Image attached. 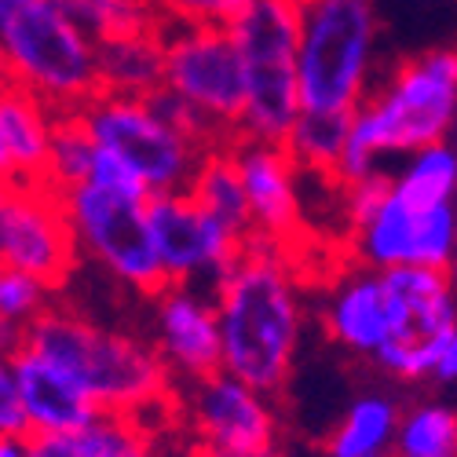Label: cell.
<instances>
[{
    "mask_svg": "<svg viewBox=\"0 0 457 457\" xmlns=\"http://www.w3.org/2000/svg\"><path fill=\"white\" fill-rule=\"evenodd\" d=\"M22 345L62 366L110 417H136L154 432V417L179 421V380L146 337L113 329L92 315L52 303Z\"/></svg>",
    "mask_w": 457,
    "mask_h": 457,
    "instance_id": "6da1fadb",
    "label": "cell"
},
{
    "mask_svg": "<svg viewBox=\"0 0 457 457\" xmlns=\"http://www.w3.org/2000/svg\"><path fill=\"white\" fill-rule=\"evenodd\" d=\"M289 249L253 238L212 286L223 370L263 395H278L296 362L303 333L300 268Z\"/></svg>",
    "mask_w": 457,
    "mask_h": 457,
    "instance_id": "7a4b0ae2",
    "label": "cell"
},
{
    "mask_svg": "<svg viewBox=\"0 0 457 457\" xmlns=\"http://www.w3.org/2000/svg\"><path fill=\"white\" fill-rule=\"evenodd\" d=\"M457 129V45L399 59L355 110L352 143L340 162L337 187L366 179L380 158H413L417 150L446 143Z\"/></svg>",
    "mask_w": 457,
    "mask_h": 457,
    "instance_id": "3957f363",
    "label": "cell"
},
{
    "mask_svg": "<svg viewBox=\"0 0 457 457\" xmlns=\"http://www.w3.org/2000/svg\"><path fill=\"white\" fill-rule=\"evenodd\" d=\"M4 81L26 88L55 113H78L99 92V45L59 0H0Z\"/></svg>",
    "mask_w": 457,
    "mask_h": 457,
    "instance_id": "277c9868",
    "label": "cell"
},
{
    "mask_svg": "<svg viewBox=\"0 0 457 457\" xmlns=\"http://www.w3.org/2000/svg\"><path fill=\"white\" fill-rule=\"evenodd\" d=\"M300 99L312 113H355L373 92L380 12L373 0H300Z\"/></svg>",
    "mask_w": 457,
    "mask_h": 457,
    "instance_id": "5b68a950",
    "label": "cell"
},
{
    "mask_svg": "<svg viewBox=\"0 0 457 457\" xmlns=\"http://www.w3.org/2000/svg\"><path fill=\"white\" fill-rule=\"evenodd\" d=\"M245 59V118L242 136L256 143L286 146L300 113V33L303 4L300 0H249L245 12L227 26Z\"/></svg>",
    "mask_w": 457,
    "mask_h": 457,
    "instance_id": "8992f818",
    "label": "cell"
},
{
    "mask_svg": "<svg viewBox=\"0 0 457 457\" xmlns=\"http://www.w3.org/2000/svg\"><path fill=\"white\" fill-rule=\"evenodd\" d=\"M81 118L99 143V150L118 154L125 165H132L150 195H179L195 183L209 146H202L195 136H187L154 99H132V96H110L99 92Z\"/></svg>",
    "mask_w": 457,
    "mask_h": 457,
    "instance_id": "52a82bcc",
    "label": "cell"
},
{
    "mask_svg": "<svg viewBox=\"0 0 457 457\" xmlns=\"http://www.w3.org/2000/svg\"><path fill=\"white\" fill-rule=\"evenodd\" d=\"M62 198L88 263L146 300L172 286L154 242V227H150V202L110 195L96 183L73 187Z\"/></svg>",
    "mask_w": 457,
    "mask_h": 457,
    "instance_id": "ba28073f",
    "label": "cell"
},
{
    "mask_svg": "<svg viewBox=\"0 0 457 457\" xmlns=\"http://www.w3.org/2000/svg\"><path fill=\"white\" fill-rule=\"evenodd\" d=\"M165 92L187 103L220 146L242 136L245 59L227 26H165Z\"/></svg>",
    "mask_w": 457,
    "mask_h": 457,
    "instance_id": "9c48e42d",
    "label": "cell"
},
{
    "mask_svg": "<svg viewBox=\"0 0 457 457\" xmlns=\"http://www.w3.org/2000/svg\"><path fill=\"white\" fill-rule=\"evenodd\" d=\"M179 421L190 457H282L271 395L227 370L179 388Z\"/></svg>",
    "mask_w": 457,
    "mask_h": 457,
    "instance_id": "30bf717a",
    "label": "cell"
},
{
    "mask_svg": "<svg viewBox=\"0 0 457 457\" xmlns=\"http://www.w3.org/2000/svg\"><path fill=\"white\" fill-rule=\"evenodd\" d=\"M392 296V340L373 355L395 380L436 377L439 352L457 329V286L450 271L395 268L380 271Z\"/></svg>",
    "mask_w": 457,
    "mask_h": 457,
    "instance_id": "8fae6325",
    "label": "cell"
},
{
    "mask_svg": "<svg viewBox=\"0 0 457 457\" xmlns=\"http://www.w3.org/2000/svg\"><path fill=\"white\" fill-rule=\"evenodd\" d=\"M78 231L70 223L66 198L48 183L4 187L0 202V263L8 271L45 282L62 293L81 268Z\"/></svg>",
    "mask_w": 457,
    "mask_h": 457,
    "instance_id": "7c38bea8",
    "label": "cell"
},
{
    "mask_svg": "<svg viewBox=\"0 0 457 457\" xmlns=\"http://www.w3.org/2000/svg\"><path fill=\"white\" fill-rule=\"evenodd\" d=\"M348 256L359 268H432L450 271L457 256V202L436 209H413L403 198L385 202L366 227L348 235Z\"/></svg>",
    "mask_w": 457,
    "mask_h": 457,
    "instance_id": "4fadbf2b",
    "label": "cell"
},
{
    "mask_svg": "<svg viewBox=\"0 0 457 457\" xmlns=\"http://www.w3.org/2000/svg\"><path fill=\"white\" fill-rule=\"evenodd\" d=\"M150 227H154V242L172 286H216L220 275L253 242L212 216L190 190L150 198Z\"/></svg>",
    "mask_w": 457,
    "mask_h": 457,
    "instance_id": "5bb4252c",
    "label": "cell"
},
{
    "mask_svg": "<svg viewBox=\"0 0 457 457\" xmlns=\"http://www.w3.org/2000/svg\"><path fill=\"white\" fill-rule=\"evenodd\" d=\"M154 345L179 388L223 370V329L216 296L198 286H169L154 300Z\"/></svg>",
    "mask_w": 457,
    "mask_h": 457,
    "instance_id": "9a60e30c",
    "label": "cell"
},
{
    "mask_svg": "<svg viewBox=\"0 0 457 457\" xmlns=\"http://www.w3.org/2000/svg\"><path fill=\"white\" fill-rule=\"evenodd\" d=\"M231 150H235V162L245 183V198L253 212V238L289 249L296 256V249L303 245V235H308L303 209H300V187H296L300 165L293 162L286 146L256 143L245 136H238Z\"/></svg>",
    "mask_w": 457,
    "mask_h": 457,
    "instance_id": "2e32d148",
    "label": "cell"
},
{
    "mask_svg": "<svg viewBox=\"0 0 457 457\" xmlns=\"http://www.w3.org/2000/svg\"><path fill=\"white\" fill-rule=\"evenodd\" d=\"M4 370L15 377V385H19V395L26 403L33 436L81 432V428L96 425L99 417H106L99 410V403L62 366H55L45 355H37L26 345L4 359Z\"/></svg>",
    "mask_w": 457,
    "mask_h": 457,
    "instance_id": "e0dca14e",
    "label": "cell"
},
{
    "mask_svg": "<svg viewBox=\"0 0 457 457\" xmlns=\"http://www.w3.org/2000/svg\"><path fill=\"white\" fill-rule=\"evenodd\" d=\"M322 326L333 345L373 359L392 340V296L373 268L340 271L322 303Z\"/></svg>",
    "mask_w": 457,
    "mask_h": 457,
    "instance_id": "ac0fdd59",
    "label": "cell"
},
{
    "mask_svg": "<svg viewBox=\"0 0 457 457\" xmlns=\"http://www.w3.org/2000/svg\"><path fill=\"white\" fill-rule=\"evenodd\" d=\"M55 121L59 113L48 103L4 81V99H0V172H4V187L45 183Z\"/></svg>",
    "mask_w": 457,
    "mask_h": 457,
    "instance_id": "d6986e66",
    "label": "cell"
},
{
    "mask_svg": "<svg viewBox=\"0 0 457 457\" xmlns=\"http://www.w3.org/2000/svg\"><path fill=\"white\" fill-rule=\"evenodd\" d=\"M26 457H158V439L136 417H99L66 436H29Z\"/></svg>",
    "mask_w": 457,
    "mask_h": 457,
    "instance_id": "ffe728a7",
    "label": "cell"
},
{
    "mask_svg": "<svg viewBox=\"0 0 457 457\" xmlns=\"http://www.w3.org/2000/svg\"><path fill=\"white\" fill-rule=\"evenodd\" d=\"M99 81L110 96H158L165 88V29L99 45Z\"/></svg>",
    "mask_w": 457,
    "mask_h": 457,
    "instance_id": "44dd1931",
    "label": "cell"
},
{
    "mask_svg": "<svg viewBox=\"0 0 457 457\" xmlns=\"http://www.w3.org/2000/svg\"><path fill=\"white\" fill-rule=\"evenodd\" d=\"M403 410L388 395H362L322 439L326 457H395Z\"/></svg>",
    "mask_w": 457,
    "mask_h": 457,
    "instance_id": "7402d4cb",
    "label": "cell"
},
{
    "mask_svg": "<svg viewBox=\"0 0 457 457\" xmlns=\"http://www.w3.org/2000/svg\"><path fill=\"white\" fill-rule=\"evenodd\" d=\"M352 121H355V113H312V110H303L286 150L303 172H315V176H322L326 183L337 187L340 162H345L348 143H352Z\"/></svg>",
    "mask_w": 457,
    "mask_h": 457,
    "instance_id": "603a6c76",
    "label": "cell"
},
{
    "mask_svg": "<svg viewBox=\"0 0 457 457\" xmlns=\"http://www.w3.org/2000/svg\"><path fill=\"white\" fill-rule=\"evenodd\" d=\"M190 195H195L212 216H220L227 227H235L238 235L253 238V212H249L242 169L235 162L231 143H227V146H212L209 154H205L195 183H190Z\"/></svg>",
    "mask_w": 457,
    "mask_h": 457,
    "instance_id": "cb8c5ba5",
    "label": "cell"
},
{
    "mask_svg": "<svg viewBox=\"0 0 457 457\" xmlns=\"http://www.w3.org/2000/svg\"><path fill=\"white\" fill-rule=\"evenodd\" d=\"M59 4L96 45L165 29L158 0H59Z\"/></svg>",
    "mask_w": 457,
    "mask_h": 457,
    "instance_id": "d4e9b609",
    "label": "cell"
},
{
    "mask_svg": "<svg viewBox=\"0 0 457 457\" xmlns=\"http://www.w3.org/2000/svg\"><path fill=\"white\" fill-rule=\"evenodd\" d=\"M395 198H403L413 209H436L457 202V146L436 143L425 146L395 172Z\"/></svg>",
    "mask_w": 457,
    "mask_h": 457,
    "instance_id": "484cf974",
    "label": "cell"
},
{
    "mask_svg": "<svg viewBox=\"0 0 457 457\" xmlns=\"http://www.w3.org/2000/svg\"><path fill=\"white\" fill-rule=\"evenodd\" d=\"M99 158V143L92 139L81 110L78 113H59L55 136H52V154H48V172L45 183L59 195H70L73 187H85L92 179Z\"/></svg>",
    "mask_w": 457,
    "mask_h": 457,
    "instance_id": "4316f807",
    "label": "cell"
},
{
    "mask_svg": "<svg viewBox=\"0 0 457 457\" xmlns=\"http://www.w3.org/2000/svg\"><path fill=\"white\" fill-rule=\"evenodd\" d=\"M395 457H457V406L417 403L403 410Z\"/></svg>",
    "mask_w": 457,
    "mask_h": 457,
    "instance_id": "83f0119b",
    "label": "cell"
},
{
    "mask_svg": "<svg viewBox=\"0 0 457 457\" xmlns=\"http://www.w3.org/2000/svg\"><path fill=\"white\" fill-rule=\"evenodd\" d=\"M52 303H55V293L45 282L8 271V268L0 271V329L26 337V329L41 319Z\"/></svg>",
    "mask_w": 457,
    "mask_h": 457,
    "instance_id": "f1b7e54d",
    "label": "cell"
},
{
    "mask_svg": "<svg viewBox=\"0 0 457 457\" xmlns=\"http://www.w3.org/2000/svg\"><path fill=\"white\" fill-rule=\"evenodd\" d=\"M337 190H340V209H345L348 235H352V231L366 227L380 209H385V202L392 198V190H395V176L373 172V176H366V179L345 183V187H337Z\"/></svg>",
    "mask_w": 457,
    "mask_h": 457,
    "instance_id": "f546056e",
    "label": "cell"
},
{
    "mask_svg": "<svg viewBox=\"0 0 457 457\" xmlns=\"http://www.w3.org/2000/svg\"><path fill=\"white\" fill-rule=\"evenodd\" d=\"M249 0H158L165 26H231Z\"/></svg>",
    "mask_w": 457,
    "mask_h": 457,
    "instance_id": "4dcf8cb0",
    "label": "cell"
},
{
    "mask_svg": "<svg viewBox=\"0 0 457 457\" xmlns=\"http://www.w3.org/2000/svg\"><path fill=\"white\" fill-rule=\"evenodd\" d=\"M88 183L110 190V195L136 198V202H150V198H154V195H150V187H146V179H143L132 165H125L118 154H110V150H99V158H96V169H92V179H88Z\"/></svg>",
    "mask_w": 457,
    "mask_h": 457,
    "instance_id": "1f68e13d",
    "label": "cell"
},
{
    "mask_svg": "<svg viewBox=\"0 0 457 457\" xmlns=\"http://www.w3.org/2000/svg\"><path fill=\"white\" fill-rule=\"evenodd\" d=\"M29 436H33V425H29L15 377L8 370H0V439H29Z\"/></svg>",
    "mask_w": 457,
    "mask_h": 457,
    "instance_id": "d6a6232c",
    "label": "cell"
},
{
    "mask_svg": "<svg viewBox=\"0 0 457 457\" xmlns=\"http://www.w3.org/2000/svg\"><path fill=\"white\" fill-rule=\"evenodd\" d=\"M436 380H439V385H457V329L450 333V340H446L443 352H439Z\"/></svg>",
    "mask_w": 457,
    "mask_h": 457,
    "instance_id": "836d02e7",
    "label": "cell"
},
{
    "mask_svg": "<svg viewBox=\"0 0 457 457\" xmlns=\"http://www.w3.org/2000/svg\"><path fill=\"white\" fill-rule=\"evenodd\" d=\"M0 457H26V439H0Z\"/></svg>",
    "mask_w": 457,
    "mask_h": 457,
    "instance_id": "e575fe53",
    "label": "cell"
},
{
    "mask_svg": "<svg viewBox=\"0 0 457 457\" xmlns=\"http://www.w3.org/2000/svg\"><path fill=\"white\" fill-rule=\"evenodd\" d=\"M450 278H453V286H457V256H453V263H450Z\"/></svg>",
    "mask_w": 457,
    "mask_h": 457,
    "instance_id": "d590c367",
    "label": "cell"
},
{
    "mask_svg": "<svg viewBox=\"0 0 457 457\" xmlns=\"http://www.w3.org/2000/svg\"><path fill=\"white\" fill-rule=\"evenodd\" d=\"M453 136H457V129H453Z\"/></svg>",
    "mask_w": 457,
    "mask_h": 457,
    "instance_id": "8d00e7d4",
    "label": "cell"
}]
</instances>
